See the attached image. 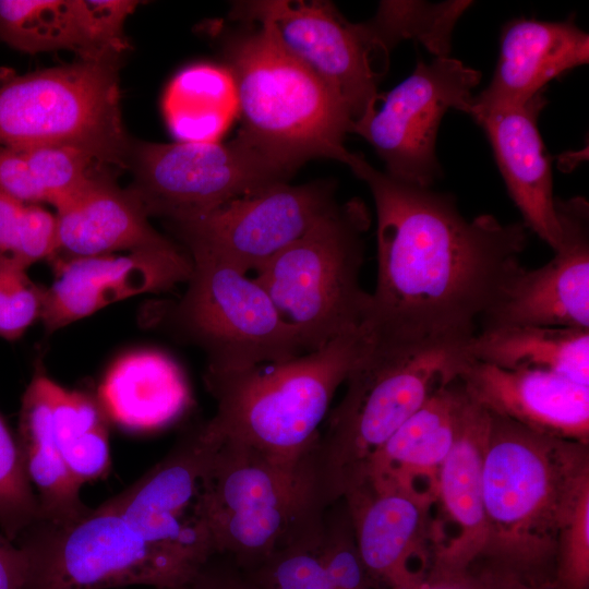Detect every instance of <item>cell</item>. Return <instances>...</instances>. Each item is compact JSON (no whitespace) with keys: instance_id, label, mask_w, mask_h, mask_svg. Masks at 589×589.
Segmentation results:
<instances>
[{"instance_id":"cell-33","label":"cell","mask_w":589,"mask_h":589,"mask_svg":"<svg viewBox=\"0 0 589 589\" xmlns=\"http://www.w3.org/2000/svg\"><path fill=\"white\" fill-rule=\"evenodd\" d=\"M40 188L45 203L60 207L77 195L100 172L108 171L87 153L65 145L17 147Z\"/></svg>"},{"instance_id":"cell-13","label":"cell","mask_w":589,"mask_h":589,"mask_svg":"<svg viewBox=\"0 0 589 589\" xmlns=\"http://www.w3.org/2000/svg\"><path fill=\"white\" fill-rule=\"evenodd\" d=\"M335 204L330 184L285 182L170 225L190 256L212 257L248 274L300 238Z\"/></svg>"},{"instance_id":"cell-34","label":"cell","mask_w":589,"mask_h":589,"mask_svg":"<svg viewBox=\"0 0 589 589\" xmlns=\"http://www.w3.org/2000/svg\"><path fill=\"white\" fill-rule=\"evenodd\" d=\"M314 551L335 589H374L361 561L342 498L325 510Z\"/></svg>"},{"instance_id":"cell-26","label":"cell","mask_w":589,"mask_h":589,"mask_svg":"<svg viewBox=\"0 0 589 589\" xmlns=\"http://www.w3.org/2000/svg\"><path fill=\"white\" fill-rule=\"evenodd\" d=\"M51 378L38 370L21 401L16 441L23 468L40 512L39 520L60 524L84 514L87 507L57 446L50 405Z\"/></svg>"},{"instance_id":"cell-3","label":"cell","mask_w":589,"mask_h":589,"mask_svg":"<svg viewBox=\"0 0 589 589\" xmlns=\"http://www.w3.org/2000/svg\"><path fill=\"white\" fill-rule=\"evenodd\" d=\"M316 446L299 458L283 459L218 441L199 502L214 555L249 569L277 550L316 546L327 509Z\"/></svg>"},{"instance_id":"cell-24","label":"cell","mask_w":589,"mask_h":589,"mask_svg":"<svg viewBox=\"0 0 589 589\" xmlns=\"http://www.w3.org/2000/svg\"><path fill=\"white\" fill-rule=\"evenodd\" d=\"M468 404L459 378L440 386L373 453L362 480L414 486L435 497L438 471L457 438Z\"/></svg>"},{"instance_id":"cell-15","label":"cell","mask_w":589,"mask_h":589,"mask_svg":"<svg viewBox=\"0 0 589 589\" xmlns=\"http://www.w3.org/2000/svg\"><path fill=\"white\" fill-rule=\"evenodd\" d=\"M342 500L374 589H410L424 578L433 564L432 493L363 479Z\"/></svg>"},{"instance_id":"cell-6","label":"cell","mask_w":589,"mask_h":589,"mask_svg":"<svg viewBox=\"0 0 589 589\" xmlns=\"http://www.w3.org/2000/svg\"><path fill=\"white\" fill-rule=\"evenodd\" d=\"M466 346V345H465ZM465 346H368L320 434L316 461L326 507L363 478L369 458L470 360Z\"/></svg>"},{"instance_id":"cell-29","label":"cell","mask_w":589,"mask_h":589,"mask_svg":"<svg viewBox=\"0 0 589 589\" xmlns=\"http://www.w3.org/2000/svg\"><path fill=\"white\" fill-rule=\"evenodd\" d=\"M161 109L177 142H220L239 118L235 76L227 65L208 62L188 65L166 86Z\"/></svg>"},{"instance_id":"cell-12","label":"cell","mask_w":589,"mask_h":589,"mask_svg":"<svg viewBox=\"0 0 589 589\" xmlns=\"http://www.w3.org/2000/svg\"><path fill=\"white\" fill-rule=\"evenodd\" d=\"M480 79L478 70L450 57L430 63L419 59L406 80L381 96V108L356 122L351 133L373 146L389 177L430 188L442 173L435 152L441 120L449 109L470 115Z\"/></svg>"},{"instance_id":"cell-9","label":"cell","mask_w":589,"mask_h":589,"mask_svg":"<svg viewBox=\"0 0 589 589\" xmlns=\"http://www.w3.org/2000/svg\"><path fill=\"white\" fill-rule=\"evenodd\" d=\"M14 543L27 558L29 589L175 588L201 569L151 542L105 502L65 522L37 520Z\"/></svg>"},{"instance_id":"cell-35","label":"cell","mask_w":589,"mask_h":589,"mask_svg":"<svg viewBox=\"0 0 589 589\" xmlns=\"http://www.w3.org/2000/svg\"><path fill=\"white\" fill-rule=\"evenodd\" d=\"M39 518L38 501L25 474L16 436L0 414V532L15 542Z\"/></svg>"},{"instance_id":"cell-42","label":"cell","mask_w":589,"mask_h":589,"mask_svg":"<svg viewBox=\"0 0 589 589\" xmlns=\"http://www.w3.org/2000/svg\"><path fill=\"white\" fill-rule=\"evenodd\" d=\"M0 589H29V568L24 551L0 532Z\"/></svg>"},{"instance_id":"cell-27","label":"cell","mask_w":589,"mask_h":589,"mask_svg":"<svg viewBox=\"0 0 589 589\" xmlns=\"http://www.w3.org/2000/svg\"><path fill=\"white\" fill-rule=\"evenodd\" d=\"M470 360L506 370L540 369L589 385V329L505 325L480 329L465 346Z\"/></svg>"},{"instance_id":"cell-7","label":"cell","mask_w":589,"mask_h":589,"mask_svg":"<svg viewBox=\"0 0 589 589\" xmlns=\"http://www.w3.org/2000/svg\"><path fill=\"white\" fill-rule=\"evenodd\" d=\"M369 215L358 200L335 204L254 279L294 332L303 352L364 324L371 294L360 283Z\"/></svg>"},{"instance_id":"cell-44","label":"cell","mask_w":589,"mask_h":589,"mask_svg":"<svg viewBox=\"0 0 589 589\" xmlns=\"http://www.w3.org/2000/svg\"><path fill=\"white\" fill-rule=\"evenodd\" d=\"M164 589H188V584H187V585H183V586H180V587H175V588H164Z\"/></svg>"},{"instance_id":"cell-38","label":"cell","mask_w":589,"mask_h":589,"mask_svg":"<svg viewBox=\"0 0 589 589\" xmlns=\"http://www.w3.org/2000/svg\"><path fill=\"white\" fill-rule=\"evenodd\" d=\"M45 291L17 263L0 259V337L20 338L31 325L40 320Z\"/></svg>"},{"instance_id":"cell-18","label":"cell","mask_w":589,"mask_h":589,"mask_svg":"<svg viewBox=\"0 0 589 589\" xmlns=\"http://www.w3.org/2000/svg\"><path fill=\"white\" fill-rule=\"evenodd\" d=\"M217 442L203 424L190 430L152 469L105 503L153 543L196 548L203 539L202 482Z\"/></svg>"},{"instance_id":"cell-37","label":"cell","mask_w":589,"mask_h":589,"mask_svg":"<svg viewBox=\"0 0 589 589\" xmlns=\"http://www.w3.org/2000/svg\"><path fill=\"white\" fill-rule=\"evenodd\" d=\"M314 549L290 545L241 570L256 589H335Z\"/></svg>"},{"instance_id":"cell-17","label":"cell","mask_w":589,"mask_h":589,"mask_svg":"<svg viewBox=\"0 0 589 589\" xmlns=\"http://www.w3.org/2000/svg\"><path fill=\"white\" fill-rule=\"evenodd\" d=\"M56 278L45 291L40 320L58 330L105 306L142 293L169 290L187 283L192 260L172 243L127 254L55 260Z\"/></svg>"},{"instance_id":"cell-14","label":"cell","mask_w":589,"mask_h":589,"mask_svg":"<svg viewBox=\"0 0 589 589\" xmlns=\"http://www.w3.org/2000/svg\"><path fill=\"white\" fill-rule=\"evenodd\" d=\"M236 20L269 17L284 46L342 101L354 123L376 109L377 49L362 23L348 22L328 1H252L233 5ZM353 123V124H354Z\"/></svg>"},{"instance_id":"cell-30","label":"cell","mask_w":589,"mask_h":589,"mask_svg":"<svg viewBox=\"0 0 589 589\" xmlns=\"http://www.w3.org/2000/svg\"><path fill=\"white\" fill-rule=\"evenodd\" d=\"M49 394L55 440L72 478L82 486L104 477L111 455L107 416L99 401L53 380Z\"/></svg>"},{"instance_id":"cell-31","label":"cell","mask_w":589,"mask_h":589,"mask_svg":"<svg viewBox=\"0 0 589 589\" xmlns=\"http://www.w3.org/2000/svg\"><path fill=\"white\" fill-rule=\"evenodd\" d=\"M471 4L465 0L382 1L374 17L362 24L381 53L387 55L399 41L412 39L435 58L449 57L454 27Z\"/></svg>"},{"instance_id":"cell-36","label":"cell","mask_w":589,"mask_h":589,"mask_svg":"<svg viewBox=\"0 0 589 589\" xmlns=\"http://www.w3.org/2000/svg\"><path fill=\"white\" fill-rule=\"evenodd\" d=\"M551 589H589V485L558 531Z\"/></svg>"},{"instance_id":"cell-2","label":"cell","mask_w":589,"mask_h":589,"mask_svg":"<svg viewBox=\"0 0 589 589\" xmlns=\"http://www.w3.org/2000/svg\"><path fill=\"white\" fill-rule=\"evenodd\" d=\"M587 485L589 445L489 412L482 462L488 538L480 557L551 584L558 531Z\"/></svg>"},{"instance_id":"cell-40","label":"cell","mask_w":589,"mask_h":589,"mask_svg":"<svg viewBox=\"0 0 589 589\" xmlns=\"http://www.w3.org/2000/svg\"><path fill=\"white\" fill-rule=\"evenodd\" d=\"M469 589H551V584L527 576L489 558L479 557L467 569Z\"/></svg>"},{"instance_id":"cell-28","label":"cell","mask_w":589,"mask_h":589,"mask_svg":"<svg viewBox=\"0 0 589 589\" xmlns=\"http://www.w3.org/2000/svg\"><path fill=\"white\" fill-rule=\"evenodd\" d=\"M0 39L26 53L69 49L81 60H118L97 34L89 0H0Z\"/></svg>"},{"instance_id":"cell-4","label":"cell","mask_w":589,"mask_h":589,"mask_svg":"<svg viewBox=\"0 0 589 589\" xmlns=\"http://www.w3.org/2000/svg\"><path fill=\"white\" fill-rule=\"evenodd\" d=\"M225 40L227 67L239 94V135L290 172L311 158L348 167L357 154L344 146L353 119L333 91L280 41L273 21Z\"/></svg>"},{"instance_id":"cell-5","label":"cell","mask_w":589,"mask_h":589,"mask_svg":"<svg viewBox=\"0 0 589 589\" xmlns=\"http://www.w3.org/2000/svg\"><path fill=\"white\" fill-rule=\"evenodd\" d=\"M369 342L363 327L292 359L232 372L205 373L215 414L204 430L217 441L296 459L318 442V426L338 387Z\"/></svg>"},{"instance_id":"cell-39","label":"cell","mask_w":589,"mask_h":589,"mask_svg":"<svg viewBox=\"0 0 589 589\" xmlns=\"http://www.w3.org/2000/svg\"><path fill=\"white\" fill-rule=\"evenodd\" d=\"M0 191L25 204L45 203L43 192L17 147L0 145Z\"/></svg>"},{"instance_id":"cell-25","label":"cell","mask_w":589,"mask_h":589,"mask_svg":"<svg viewBox=\"0 0 589 589\" xmlns=\"http://www.w3.org/2000/svg\"><path fill=\"white\" fill-rule=\"evenodd\" d=\"M189 402L183 374L168 356L141 350L117 360L99 387L106 416L132 430L161 428Z\"/></svg>"},{"instance_id":"cell-11","label":"cell","mask_w":589,"mask_h":589,"mask_svg":"<svg viewBox=\"0 0 589 589\" xmlns=\"http://www.w3.org/2000/svg\"><path fill=\"white\" fill-rule=\"evenodd\" d=\"M129 187L148 216L177 223L288 182L290 172L241 135L228 143H133Z\"/></svg>"},{"instance_id":"cell-43","label":"cell","mask_w":589,"mask_h":589,"mask_svg":"<svg viewBox=\"0 0 589 589\" xmlns=\"http://www.w3.org/2000/svg\"><path fill=\"white\" fill-rule=\"evenodd\" d=\"M410 589H469L467 570L449 574L431 567L424 578Z\"/></svg>"},{"instance_id":"cell-21","label":"cell","mask_w":589,"mask_h":589,"mask_svg":"<svg viewBox=\"0 0 589 589\" xmlns=\"http://www.w3.org/2000/svg\"><path fill=\"white\" fill-rule=\"evenodd\" d=\"M545 104L540 93L521 105L472 108L469 116L484 130L522 223L554 251L561 243L562 227L551 163L537 123Z\"/></svg>"},{"instance_id":"cell-41","label":"cell","mask_w":589,"mask_h":589,"mask_svg":"<svg viewBox=\"0 0 589 589\" xmlns=\"http://www.w3.org/2000/svg\"><path fill=\"white\" fill-rule=\"evenodd\" d=\"M230 562L219 563L214 555L188 584V589H256L245 574Z\"/></svg>"},{"instance_id":"cell-20","label":"cell","mask_w":589,"mask_h":589,"mask_svg":"<svg viewBox=\"0 0 589 589\" xmlns=\"http://www.w3.org/2000/svg\"><path fill=\"white\" fill-rule=\"evenodd\" d=\"M469 398L534 432L589 445V385L540 369L469 360L459 374Z\"/></svg>"},{"instance_id":"cell-1","label":"cell","mask_w":589,"mask_h":589,"mask_svg":"<svg viewBox=\"0 0 589 589\" xmlns=\"http://www.w3.org/2000/svg\"><path fill=\"white\" fill-rule=\"evenodd\" d=\"M376 209L377 274L362 325L374 342L465 346L524 267V223L467 219L455 199L401 182L358 155Z\"/></svg>"},{"instance_id":"cell-10","label":"cell","mask_w":589,"mask_h":589,"mask_svg":"<svg viewBox=\"0 0 589 589\" xmlns=\"http://www.w3.org/2000/svg\"><path fill=\"white\" fill-rule=\"evenodd\" d=\"M190 257L187 290L168 322L181 338L204 350L207 371H239L304 353L253 277L212 257Z\"/></svg>"},{"instance_id":"cell-19","label":"cell","mask_w":589,"mask_h":589,"mask_svg":"<svg viewBox=\"0 0 589 589\" xmlns=\"http://www.w3.org/2000/svg\"><path fill=\"white\" fill-rule=\"evenodd\" d=\"M488 425L489 412L469 398L457 438L437 476L432 525L434 569L465 573L484 552L488 528L482 462Z\"/></svg>"},{"instance_id":"cell-32","label":"cell","mask_w":589,"mask_h":589,"mask_svg":"<svg viewBox=\"0 0 589 589\" xmlns=\"http://www.w3.org/2000/svg\"><path fill=\"white\" fill-rule=\"evenodd\" d=\"M56 254V215L0 191V259L27 269L36 262L53 260Z\"/></svg>"},{"instance_id":"cell-22","label":"cell","mask_w":589,"mask_h":589,"mask_svg":"<svg viewBox=\"0 0 589 589\" xmlns=\"http://www.w3.org/2000/svg\"><path fill=\"white\" fill-rule=\"evenodd\" d=\"M588 61L589 36L574 21L514 20L502 32L491 83L473 96L471 109L525 104L551 80Z\"/></svg>"},{"instance_id":"cell-16","label":"cell","mask_w":589,"mask_h":589,"mask_svg":"<svg viewBox=\"0 0 589 589\" xmlns=\"http://www.w3.org/2000/svg\"><path fill=\"white\" fill-rule=\"evenodd\" d=\"M555 205L562 238L553 259L534 269L522 267L479 330L505 325L589 329V205L580 196L556 199Z\"/></svg>"},{"instance_id":"cell-23","label":"cell","mask_w":589,"mask_h":589,"mask_svg":"<svg viewBox=\"0 0 589 589\" xmlns=\"http://www.w3.org/2000/svg\"><path fill=\"white\" fill-rule=\"evenodd\" d=\"M148 217L139 196L130 188H120L109 171H103L56 208L53 261L172 244L152 227Z\"/></svg>"},{"instance_id":"cell-8","label":"cell","mask_w":589,"mask_h":589,"mask_svg":"<svg viewBox=\"0 0 589 589\" xmlns=\"http://www.w3.org/2000/svg\"><path fill=\"white\" fill-rule=\"evenodd\" d=\"M119 60H81L17 75L0 73V145H65L129 168L133 141L120 111Z\"/></svg>"}]
</instances>
